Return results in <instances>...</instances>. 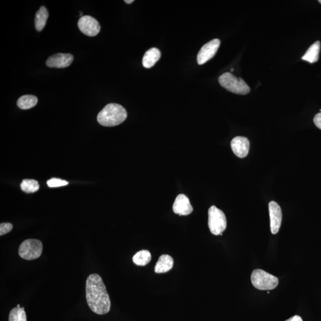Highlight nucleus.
I'll use <instances>...</instances> for the list:
<instances>
[{
  "label": "nucleus",
  "instance_id": "1",
  "mask_svg": "<svg viewBox=\"0 0 321 321\" xmlns=\"http://www.w3.org/2000/svg\"><path fill=\"white\" fill-rule=\"evenodd\" d=\"M86 299L89 307L95 314L104 315L111 309V300L101 276L90 275L86 282Z\"/></svg>",
  "mask_w": 321,
  "mask_h": 321
},
{
  "label": "nucleus",
  "instance_id": "2",
  "mask_svg": "<svg viewBox=\"0 0 321 321\" xmlns=\"http://www.w3.org/2000/svg\"><path fill=\"white\" fill-rule=\"evenodd\" d=\"M128 113L121 105L111 103L99 112L97 120L100 125L113 127L121 124L127 118Z\"/></svg>",
  "mask_w": 321,
  "mask_h": 321
},
{
  "label": "nucleus",
  "instance_id": "3",
  "mask_svg": "<svg viewBox=\"0 0 321 321\" xmlns=\"http://www.w3.org/2000/svg\"><path fill=\"white\" fill-rule=\"evenodd\" d=\"M220 84L225 90L238 95H246L251 91L250 88L242 78H237L233 74L225 73L219 79Z\"/></svg>",
  "mask_w": 321,
  "mask_h": 321
},
{
  "label": "nucleus",
  "instance_id": "4",
  "mask_svg": "<svg viewBox=\"0 0 321 321\" xmlns=\"http://www.w3.org/2000/svg\"><path fill=\"white\" fill-rule=\"evenodd\" d=\"M279 279L262 269H255L251 275V282L260 290H273L279 285Z\"/></svg>",
  "mask_w": 321,
  "mask_h": 321
},
{
  "label": "nucleus",
  "instance_id": "5",
  "mask_svg": "<svg viewBox=\"0 0 321 321\" xmlns=\"http://www.w3.org/2000/svg\"><path fill=\"white\" fill-rule=\"evenodd\" d=\"M208 226L211 233L216 236L223 234L227 227V220L225 213L216 206H212L209 209Z\"/></svg>",
  "mask_w": 321,
  "mask_h": 321
},
{
  "label": "nucleus",
  "instance_id": "6",
  "mask_svg": "<svg viewBox=\"0 0 321 321\" xmlns=\"http://www.w3.org/2000/svg\"><path fill=\"white\" fill-rule=\"evenodd\" d=\"M43 245L38 239H27L20 245L18 253L22 259L31 260L39 258L42 253Z\"/></svg>",
  "mask_w": 321,
  "mask_h": 321
},
{
  "label": "nucleus",
  "instance_id": "7",
  "mask_svg": "<svg viewBox=\"0 0 321 321\" xmlns=\"http://www.w3.org/2000/svg\"><path fill=\"white\" fill-rule=\"evenodd\" d=\"M220 45L219 39H214L203 45L197 54V62L199 65L205 64L216 55Z\"/></svg>",
  "mask_w": 321,
  "mask_h": 321
},
{
  "label": "nucleus",
  "instance_id": "8",
  "mask_svg": "<svg viewBox=\"0 0 321 321\" xmlns=\"http://www.w3.org/2000/svg\"><path fill=\"white\" fill-rule=\"evenodd\" d=\"M80 31L88 36H95L99 32L101 27L96 20L90 16L81 17L78 21Z\"/></svg>",
  "mask_w": 321,
  "mask_h": 321
},
{
  "label": "nucleus",
  "instance_id": "9",
  "mask_svg": "<svg viewBox=\"0 0 321 321\" xmlns=\"http://www.w3.org/2000/svg\"><path fill=\"white\" fill-rule=\"evenodd\" d=\"M269 217H270V227L271 233L276 234L279 232L282 222V211L280 206L276 202L269 203Z\"/></svg>",
  "mask_w": 321,
  "mask_h": 321
},
{
  "label": "nucleus",
  "instance_id": "10",
  "mask_svg": "<svg viewBox=\"0 0 321 321\" xmlns=\"http://www.w3.org/2000/svg\"><path fill=\"white\" fill-rule=\"evenodd\" d=\"M73 59V56L70 54L58 53L50 57L46 64L50 67L65 68L70 66Z\"/></svg>",
  "mask_w": 321,
  "mask_h": 321
},
{
  "label": "nucleus",
  "instance_id": "11",
  "mask_svg": "<svg viewBox=\"0 0 321 321\" xmlns=\"http://www.w3.org/2000/svg\"><path fill=\"white\" fill-rule=\"evenodd\" d=\"M231 147L237 157L243 159L248 155L250 143L247 137L237 136L231 140Z\"/></svg>",
  "mask_w": 321,
  "mask_h": 321
},
{
  "label": "nucleus",
  "instance_id": "12",
  "mask_svg": "<svg viewBox=\"0 0 321 321\" xmlns=\"http://www.w3.org/2000/svg\"><path fill=\"white\" fill-rule=\"evenodd\" d=\"M173 210L175 214L179 216H188L192 213L193 209L188 197L185 194H180L175 200Z\"/></svg>",
  "mask_w": 321,
  "mask_h": 321
},
{
  "label": "nucleus",
  "instance_id": "13",
  "mask_svg": "<svg viewBox=\"0 0 321 321\" xmlns=\"http://www.w3.org/2000/svg\"><path fill=\"white\" fill-rule=\"evenodd\" d=\"M174 260L170 255H162L159 257L155 266V272L157 274L165 273L173 267Z\"/></svg>",
  "mask_w": 321,
  "mask_h": 321
},
{
  "label": "nucleus",
  "instance_id": "14",
  "mask_svg": "<svg viewBox=\"0 0 321 321\" xmlns=\"http://www.w3.org/2000/svg\"><path fill=\"white\" fill-rule=\"evenodd\" d=\"M160 57V51L157 48H152L148 50L143 57L142 64L147 68L153 67Z\"/></svg>",
  "mask_w": 321,
  "mask_h": 321
},
{
  "label": "nucleus",
  "instance_id": "15",
  "mask_svg": "<svg viewBox=\"0 0 321 321\" xmlns=\"http://www.w3.org/2000/svg\"><path fill=\"white\" fill-rule=\"evenodd\" d=\"M321 48V43L317 41L312 44L306 51L302 59L310 63H314L319 60V54Z\"/></svg>",
  "mask_w": 321,
  "mask_h": 321
},
{
  "label": "nucleus",
  "instance_id": "16",
  "mask_svg": "<svg viewBox=\"0 0 321 321\" xmlns=\"http://www.w3.org/2000/svg\"><path fill=\"white\" fill-rule=\"evenodd\" d=\"M48 16L49 14L47 8L44 6L40 7L35 14V25L37 31L41 32L43 30L47 24Z\"/></svg>",
  "mask_w": 321,
  "mask_h": 321
},
{
  "label": "nucleus",
  "instance_id": "17",
  "mask_svg": "<svg viewBox=\"0 0 321 321\" xmlns=\"http://www.w3.org/2000/svg\"><path fill=\"white\" fill-rule=\"evenodd\" d=\"M38 103V98L37 97L31 95H27L19 98L17 104L20 108L22 110H28L35 107Z\"/></svg>",
  "mask_w": 321,
  "mask_h": 321
},
{
  "label": "nucleus",
  "instance_id": "18",
  "mask_svg": "<svg viewBox=\"0 0 321 321\" xmlns=\"http://www.w3.org/2000/svg\"><path fill=\"white\" fill-rule=\"evenodd\" d=\"M132 259L136 265L145 266L150 262L151 254L147 250L140 251L134 255Z\"/></svg>",
  "mask_w": 321,
  "mask_h": 321
},
{
  "label": "nucleus",
  "instance_id": "19",
  "mask_svg": "<svg viewBox=\"0 0 321 321\" xmlns=\"http://www.w3.org/2000/svg\"><path fill=\"white\" fill-rule=\"evenodd\" d=\"M8 321H27V314L24 307H17L11 309Z\"/></svg>",
  "mask_w": 321,
  "mask_h": 321
},
{
  "label": "nucleus",
  "instance_id": "20",
  "mask_svg": "<svg viewBox=\"0 0 321 321\" xmlns=\"http://www.w3.org/2000/svg\"><path fill=\"white\" fill-rule=\"evenodd\" d=\"M21 188L25 193H32L39 190V185L35 180L25 179L21 183Z\"/></svg>",
  "mask_w": 321,
  "mask_h": 321
},
{
  "label": "nucleus",
  "instance_id": "21",
  "mask_svg": "<svg viewBox=\"0 0 321 321\" xmlns=\"http://www.w3.org/2000/svg\"><path fill=\"white\" fill-rule=\"evenodd\" d=\"M68 184V182L60 179L53 178L47 181V185L50 188L61 187V186H66Z\"/></svg>",
  "mask_w": 321,
  "mask_h": 321
},
{
  "label": "nucleus",
  "instance_id": "22",
  "mask_svg": "<svg viewBox=\"0 0 321 321\" xmlns=\"http://www.w3.org/2000/svg\"><path fill=\"white\" fill-rule=\"evenodd\" d=\"M13 229V225L10 223H1L0 225V236L9 233Z\"/></svg>",
  "mask_w": 321,
  "mask_h": 321
},
{
  "label": "nucleus",
  "instance_id": "23",
  "mask_svg": "<svg viewBox=\"0 0 321 321\" xmlns=\"http://www.w3.org/2000/svg\"><path fill=\"white\" fill-rule=\"evenodd\" d=\"M315 125L318 128L321 129V113H318L315 116L314 119Z\"/></svg>",
  "mask_w": 321,
  "mask_h": 321
},
{
  "label": "nucleus",
  "instance_id": "24",
  "mask_svg": "<svg viewBox=\"0 0 321 321\" xmlns=\"http://www.w3.org/2000/svg\"><path fill=\"white\" fill-rule=\"evenodd\" d=\"M286 321H303V320L300 317L298 316V315H295V316L289 318V319Z\"/></svg>",
  "mask_w": 321,
  "mask_h": 321
},
{
  "label": "nucleus",
  "instance_id": "25",
  "mask_svg": "<svg viewBox=\"0 0 321 321\" xmlns=\"http://www.w3.org/2000/svg\"><path fill=\"white\" fill-rule=\"evenodd\" d=\"M125 2H126V3L130 4L132 3V2H134V1H133V0H126V1H125Z\"/></svg>",
  "mask_w": 321,
  "mask_h": 321
},
{
  "label": "nucleus",
  "instance_id": "26",
  "mask_svg": "<svg viewBox=\"0 0 321 321\" xmlns=\"http://www.w3.org/2000/svg\"><path fill=\"white\" fill-rule=\"evenodd\" d=\"M18 306V307H21V306H20V305H18V306Z\"/></svg>",
  "mask_w": 321,
  "mask_h": 321
},
{
  "label": "nucleus",
  "instance_id": "27",
  "mask_svg": "<svg viewBox=\"0 0 321 321\" xmlns=\"http://www.w3.org/2000/svg\"><path fill=\"white\" fill-rule=\"evenodd\" d=\"M319 2H320V3L321 4V0H320Z\"/></svg>",
  "mask_w": 321,
  "mask_h": 321
}]
</instances>
